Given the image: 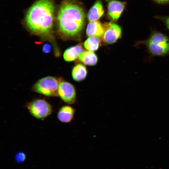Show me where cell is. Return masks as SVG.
Instances as JSON below:
<instances>
[{"label": "cell", "mask_w": 169, "mask_h": 169, "mask_svg": "<svg viewBox=\"0 0 169 169\" xmlns=\"http://www.w3.org/2000/svg\"><path fill=\"white\" fill-rule=\"evenodd\" d=\"M100 40L99 38L95 37H89L84 42V46L88 51L94 52L99 48Z\"/></svg>", "instance_id": "obj_15"}, {"label": "cell", "mask_w": 169, "mask_h": 169, "mask_svg": "<svg viewBox=\"0 0 169 169\" xmlns=\"http://www.w3.org/2000/svg\"><path fill=\"white\" fill-rule=\"evenodd\" d=\"M105 28L104 24L97 20L90 22L88 24L86 33L89 37H95L102 38Z\"/></svg>", "instance_id": "obj_9"}, {"label": "cell", "mask_w": 169, "mask_h": 169, "mask_svg": "<svg viewBox=\"0 0 169 169\" xmlns=\"http://www.w3.org/2000/svg\"><path fill=\"white\" fill-rule=\"evenodd\" d=\"M26 107L33 116L43 119L49 116L52 111L51 105L45 100L36 99L27 103Z\"/></svg>", "instance_id": "obj_5"}, {"label": "cell", "mask_w": 169, "mask_h": 169, "mask_svg": "<svg viewBox=\"0 0 169 169\" xmlns=\"http://www.w3.org/2000/svg\"><path fill=\"white\" fill-rule=\"evenodd\" d=\"M125 3L116 0H108V14L113 21H117L123 12Z\"/></svg>", "instance_id": "obj_8"}, {"label": "cell", "mask_w": 169, "mask_h": 169, "mask_svg": "<svg viewBox=\"0 0 169 169\" xmlns=\"http://www.w3.org/2000/svg\"><path fill=\"white\" fill-rule=\"evenodd\" d=\"M87 74V70L86 67L81 64H78L73 68L72 75L73 79L77 81L84 80Z\"/></svg>", "instance_id": "obj_14"}, {"label": "cell", "mask_w": 169, "mask_h": 169, "mask_svg": "<svg viewBox=\"0 0 169 169\" xmlns=\"http://www.w3.org/2000/svg\"><path fill=\"white\" fill-rule=\"evenodd\" d=\"M104 10L101 2L97 0L91 8L87 16L90 22L97 21L102 16Z\"/></svg>", "instance_id": "obj_11"}, {"label": "cell", "mask_w": 169, "mask_h": 169, "mask_svg": "<svg viewBox=\"0 0 169 169\" xmlns=\"http://www.w3.org/2000/svg\"><path fill=\"white\" fill-rule=\"evenodd\" d=\"M75 111V109L70 105L63 106L58 112V118L62 122L69 123L74 118Z\"/></svg>", "instance_id": "obj_10"}, {"label": "cell", "mask_w": 169, "mask_h": 169, "mask_svg": "<svg viewBox=\"0 0 169 169\" xmlns=\"http://www.w3.org/2000/svg\"><path fill=\"white\" fill-rule=\"evenodd\" d=\"M57 15L59 30L63 36L72 38L80 35L86 16L84 8L79 3L73 0H64Z\"/></svg>", "instance_id": "obj_1"}, {"label": "cell", "mask_w": 169, "mask_h": 169, "mask_svg": "<svg viewBox=\"0 0 169 169\" xmlns=\"http://www.w3.org/2000/svg\"><path fill=\"white\" fill-rule=\"evenodd\" d=\"M156 2L161 3L164 4L169 2V0H153Z\"/></svg>", "instance_id": "obj_18"}, {"label": "cell", "mask_w": 169, "mask_h": 169, "mask_svg": "<svg viewBox=\"0 0 169 169\" xmlns=\"http://www.w3.org/2000/svg\"><path fill=\"white\" fill-rule=\"evenodd\" d=\"M60 79L52 77L47 76L38 80L33 85V91L48 96H57Z\"/></svg>", "instance_id": "obj_4"}, {"label": "cell", "mask_w": 169, "mask_h": 169, "mask_svg": "<svg viewBox=\"0 0 169 169\" xmlns=\"http://www.w3.org/2000/svg\"><path fill=\"white\" fill-rule=\"evenodd\" d=\"M139 43L145 45L153 55L163 56L169 54V38L160 32H152L147 39Z\"/></svg>", "instance_id": "obj_3"}, {"label": "cell", "mask_w": 169, "mask_h": 169, "mask_svg": "<svg viewBox=\"0 0 169 169\" xmlns=\"http://www.w3.org/2000/svg\"><path fill=\"white\" fill-rule=\"evenodd\" d=\"M25 158V154L22 152H20L17 153L15 156V160L18 162H22L23 161Z\"/></svg>", "instance_id": "obj_16"}, {"label": "cell", "mask_w": 169, "mask_h": 169, "mask_svg": "<svg viewBox=\"0 0 169 169\" xmlns=\"http://www.w3.org/2000/svg\"><path fill=\"white\" fill-rule=\"evenodd\" d=\"M103 24L105 30L102 38L105 43L108 44H112L120 37L122 30L119 25L111 23H106Z\"/></svg>", "instance_id": "obj_7"}, {"label": "cell", "mask_w": 169, "mask_h": 169, "mask_svg": "<svg viewBox=\"0 0 169 169\" xmlns=\"http://www.w3.org/2000/svg\"><path fill=\"white\" fill-rule=\"evenodd\" d=\"M78 58L80 61L86 65H94L98 61L97 55L93 52L89 51H83L79 54Z\"/></svg>", "instance_id": "obj_13"}, {"label": "cell", "mask_w": 169, "mask_h": 169, "mask_svg": "<svg viewBox=\"0 0 169 169\" xmlns=\"http://www.w3.org/2000/svg\"><path fill=\"white\" fill-rule=\"evenodd\" d=\"M54 6L53 0H39L27 12L25 22L33 33L41 35H47L52 30Z\"/></svg>", "instance_id": "obj_2"}, {"label": "cell", "mask_w": 169, "mask_h": 169, "mask_svg": "<svg viewBox=\"0 0 169 169\" xmlns=\"http://www.w3.org/2000/svg\"><path fill=\"white\" fill-rule=\"evenodd\" d=\"M84 51V49L80 45L70 47L67 49L63 54L65 61L70 62L76 60L79 54Z\"/></svg>", "instance_id": "obj_12"}, {"label": "cell", "mask_w": 169, "mask_h": 169, "mask_svg": "<svg viewBox=\"0 0 169 169\" xmlns=\"http://www.w3.org/2000/svg\"><path fill=\"white\" fill-rule=\"evenodd\" d=\"M58 95L64 102L72 104L76 101L75 88L73 85L67 81H60L58 89Z\"/></svg>", "instance_id": "obj_6"}, {"label": "cell", "mask_w": 169, "mask_h": 169, "mask_svg": "<svg viewBox=\"0 0 169 169\" xmlns=\"http://www.w3.org/2000/svg\"><path fill=\"white\" fill-rule=\"evenodd\" d=\"M50 45L48 44H45L44 45L43 50L45 52H48L50 51Z\"/></svg>", "instance_id": "obj_17"}, {"label": "cell", "mask_w": 169, "mask_h": 169, "mask_svg": "<svg viewBox=\"0 0 169 169\" xmlns=\"http://www.w3.org/2000/svg\"><path fill=\"white\" fill-rule=\"evenodd\" d=\"M164 20L166 25L169 30V17L165 18Z\"/></svg>", "instance_id": "obj_19"}]
</instances>
